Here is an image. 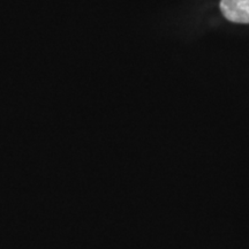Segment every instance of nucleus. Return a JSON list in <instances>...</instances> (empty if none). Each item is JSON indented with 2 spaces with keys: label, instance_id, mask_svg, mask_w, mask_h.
Returning a JSON list of instances; mask_svg holds the SVG:
<instances>
[{
  "label": "nucleus",
  "instance_id": "nucleus-1",
  "mask_svg": "<svg viewBox=\"0 0 249 249\" xmlns=\"http://www.w3.org/2000/svg\"><path fill=\"white\" fill-rule=\"evenodd\" d=\"M220 11L232 22L249 23V0H222Z\"/></svg>",
  "mask_w": 249,
  "mask_h": 249
}]
</instances>
